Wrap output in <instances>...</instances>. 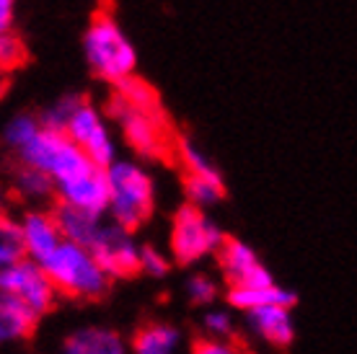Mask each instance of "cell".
Wrapping results in <instances>:
<instances>
[{
	"label": "cell",
	"instance_id": "7a4b0ae2",
	"mask_svg": "<svg viewBox=\"0 0 357 354\" xmlns=\"http://www.w3.org/2000/svg\"><path fill=\"white\" fill-rule=\"evenodd\" d=\"M83 49H86V60L91 70L96 72V78L116 86L119 80L135 75L137 52L109 10L93 13L86 36H83Z\"/></svg>",
	"mask_w": 357,
	"mask_h": 354
},
{
	"label": "cell",
	"instance_id": "2e32d148",
	"mask_svg": "<svg viewBox=\"0 0 357 354\" xmlns=\"http://www.w3.org/2000/svg\"><path fill=\"white\" fill-rule=\"evenodd\" d=\"M68 354H122L125 341L112 328H81L65 341Z\"/></svg>",
	"mask_w": 357,
	"mask_h": 354
},
{
	"label": "cell",
	"instance_id": "f1b7e54d",
	"mask_svg": "<svg viewBox=\"0 0 357 354\" xmlns=\"http://www.w3.org/2000/svg\"><path fill=\"white\" fill-rule=\"evenodd\" d=\"M13 6H16V0H0V18L13 21Z\"/></svg>",
	"mask_w": 357,
	"mask_h": 354
},
{
	"label": "cell",
	"instance_id": "44dd1931",
	"mask_svg": "<svg viewBox=\"0 0 357 354\" xmlns=\"http://www.w3.org/2000/svg\"><path fill=\"white\" fill-rule=\"evenodd\" d=\"M18 192L26 199H47V197H54V181L42 171L31 169V166H24L18 169Z\"/></svg>",
	"mask_w": 357,
	"mask_h": 354
},
{
	"label": "cell",
	"instance_id": "ac0fdd59",
	"mask_svg": "<svg viewBox=\"0 0 357 354\" xmlns=\"http://www.w3.org/2000/svg\"><path fill=\"white\" fill-rule=\"evenodd\" d=\"M181 341V331L169 323H148L132 337V349L137 354H171Z\"/></svg>",
	"mask_w": 357,
	"mask_h": 354
},
{
	"label": "cell",
	"instance_id": "ba28073f",
	"mask_svg": "<svg viewBox=\"0 0 357 354\" xmlns=\"http://www.w3.org/2000/svg\"><path fill=\"white\" fill-rule=\"evenodd\" d=\"M89 251L109 279H132L140 275V246L135 243L132 231L122 228L119 222H98L93 238L89 240Z\"/></svg>",
	"mask_w": 357,
	"mask_h": 354
},
{
	"label": "cell",
	"instance_id": "9c48e42d",
	"mask_svg": "<svg viewBox=\"0 0 357 354\" xmlns=\"http://www.w3.org/2000/svg\"><path fill=\"white\" fill-rule=\"evenodd\" d=\"M63 130H65V134L89 155V160L93 166L107 169L109 163L114 160V155H116L114 140H112V134H109L101 114L91 107L86 98H81V101L75 104V109H73V114L68 116V122H65Z\"/></svg>",
	"mask_w": 357,
	"mask_h": 354
},
{
	"label": "cell",
	"instance_id": "8fae6325",
	"mask_svg": "<svg viewBox=\"0 0 357 354\" xmlns=\"http://www.w3.org/2000/svg\"><path fill=\"white\" fill-rule=\"evenodd\" d=\"M54 194L60 202H68L73 207H81L86 213L101 215L109 210V181H107V171L101 166H93V169L83 171L78 176L68 178V181H60L54 184Z\"/></svg>",
	"mask_w": 357,
	"mask_h": 354
},
{
	"label": "cell",
	"instance_id": "7c38bea8",
	"mask_svg": "<svg viewBox=\"0 0 357 354\" xmlns=\"http://www.w3.org/2000/svg\"><path fill=\"white\" fill-rule=\"evenodd\" d=\"M18 228H21V240H24V256L34 259L39 264L65 240L54 222L52 210H31L24 215Z\"/></svg>",
	"mask_w": 357,
	"mask_h": 354
},
{
	"label": "cell",
	"instance_id": "4dcf8cb0",
	"mask_svg": "<svg viewBox=\"0 0 357 354\" xmlns=\"http://www.w3.org/2000/svg\"><path fill=\"white\" fill-rule=\"evenodd\" d=\"M3 204H6V197H3V189H0V213H3Z\"/></svg>",
	"mask_w": 357,
	"mask_h": 354
},
{
	"label": "cell",
	"instance_id": "6da1fadb",
	"mask_svg": "<svg viewBox=\"0 0 357 354\" xmlns=\"http://www.w3.org/2000/svg\"><path fill=\"white\" fill-rule=\"evenodd\" d=\"M54 293L70 300H98L109 290V275L98 266L89 246L63 240L52 254L42 261Z\"/></svg>",
	"mask_w": 357,
	"mask_h": 354
},
{
	"label": "cell",
	"instance_id": "e0dca14e",
	"mask_svg": "<svg viewBox=\"0 0 357 354\" xmlns=\"http://www.w3.org/2000/svg\"><path fill=\"white\" fill-rule=\"evenodd\" d=\"M228 302L238 310H251L259 308L264 302H277V305H285V308H293L298 298L290 290H282L277 284H269V287H231L228 290Z\"/></svg>",
	"mask_w": 357,
	"mask_h": 354
},
{
	"label": "cell",
	"instance_id": "277c9868",
	"mask_svg": "<svg viewBox=\"0 0 357 354\" xmlns=\"http://www.w3.org/2000/svg\"><path fill=\"white\" fill-rule=\"evenodd\" d=\"M109 114L122 127L127 145L137 155L153 160L176 158V134L171 132L163 109H137L114 93L109 101Z\"/></svg>",
	"mask_w": 357,
	"mask_h": 354
},
{
	"label": "cell",
	"instance_id": "9a60e30c",
	"mask_svg": "<svg viewBox=\"0 0 357 354\" xmlns=\"http://www.w3.org/2000/svg\"><path fill=\"white\" fill-rule=\"evenodd\" d=\"M36 321H39V316H34L18 300L0 293V344L29 339L34 334Z\"/></svg>",
	"mask_w": 357,
	"mask_h": 354
},
{
	"label": "cell",
	"instance_id": "ffe728a7",
	"mask_svg": "<svg viewBox=\"0 0 357 354\" xmlns=\"http://www.w3.org/2000/svg\"><path fill=\"white\" fill-rule=\"evenodd\" d=\"M18 259H24L21 228H18L16 220H10V217L0 213V269L10 266Z\"/></svg>",
	"mask_w": 357,
	"mask_h": 354
},
{
	"label": "cell",
	"instance_id": "30bf717a",
	"mask_svg": "<svg viewBox=\"0 0 357 354\" xmlns=\"http://www.w3.org/2000/svg\"><path fill=\"white\" fill-rule=\"evenodd\" d=\"M215 254L220 259V269H223L231 287H269V284H275V277L259 264L257 254L243 240L223 238Z\"/></svg>",
	"mask_w": 357,
	"mask_h": 354
},
{
	"label": "cell",
	"instance_id": "5b68a950",
	"mask_svg": "<svg viewBox=\"0 0 357 354\" xmlns=\"http://www.w3.org/2000/svg\"><path fill=\"white\" fill-rule=\"evenodd\" d=\"M18 153L24 166L47 174L54 184L93 169L89 155L65 134V130H54V127H39L31 142H26Z\"/></svg>",
	"mask_w": 357,
	"mask_h": 354
},
{
	"label": "cell",
	"instance_id": "8992f818",
	"mask_svg": "<svg viewBox=\"0 0 357 354\" xmlns=\"http://www.w3.org/2000/svg\"><path fill=\"white\" fill-rule=\"evenodd\" d=\"M223 238V231L202 213V207L184 204L174 215V225H171V256L176 264L189 266L215 254Z\"/></svg>",
	"mask_w": 357,
	"mask_h": 354
},
{
	"label": "cell",
	"instance_id": "5bb4252c",
	"mask_svg": "<svg viewBox=\"0 0 357 354\" xmlns=\"http://www.w3.org/2000/svg\"><path fill=\"white\" fill-rule=\"evenodd\" d=\"M54 222H57V228L63 233L65 240H73V243H83V246H89V240L93 238V233H96L98 222L101 217L93 213H86L81 207H73L68 202H54Z\"/></svg>",
	"mask_w": 357,
	"mask_h": 354
},
{
	"label": "cell",
	"instance_id": "cb8c5ba5",
	"mask_svg": "<svg viewBox=\"0 0 357 354\" xmlns=\"http://www.w3.org/2000/svg\"><path fill=\"white\" fill-rule=\"evenodd\" d=\"M171 269V261L163 256L161 251L153 246H140V272L151 277H166Z\"/></svg>",
	"mask_w": 357,
	"mask_h": 354
},
{
	"label": "cell",
	"instance_id": "d4e9b609",
	"mask_svg": "<svg viewBox=\"0 0 357 354\" xmlns=\"http://www.w3.org/2000/svg\"><path fill=\"white\" fill-rule=\"evenodd\" d=\"M189 300L197 302V305H205V302H213L218 298V284L205 275H197L189 279L187 284Z\"/></svg>",
	"mask_w": 357,
	"mask_h": 354
},
{
	"label": "cell",
	"instance_id": "52a82bcc",
	"mask_svg": "<svg viewBox=\"0 0 357 354\" xmlns=\"http://www.w3.org/2000/svg\"><path fill=\"white\" fill-rule=\"evenodd\" d=\"M0 293L18 300L34 316H45L54 305V287L47 277L45 266L34 259H18L10 266L0 269Z\"/></svg>",
	"mask_w": 357,
	"mask_h": 354
},
{
	"label": "cell",
	"instance_id": "f546056e",
	"mask_svg": "<svg viewBox=\"0 0 357 354\" xmlns=\"http://www.w3.org/2000/svg\"><path fill=\"white\" fill-rule=\"evenodd\" d=\"M6 91H8V78L0 75V101H3V96H6Z\"/></svg>",
	"mask_w": 357,
	"mask_h": 354
},
{
	"label": "cell",
	"instance_id": "4316f807",
	"mask_svg": "<svg viewBox=\"0 0 357 354\" xmlns=\"http://www.w3.org/2000/svg\"><path fill=\"white\" fill-rule=\"evenodd\" d=\"M205 328L218 339H228L233 334V323H231V316L223 313V310H213V313H207L205 316Z\"/></svg>",
	"mask_w": 357,
	"mask_h": 354
},
{
	"label": "cell",
	"instance_id": "7402d4cb",
	"mask_svg": "<svg viewBox=\"0 0 357 354\" xmlns=\"http://www.w3.org/2000/svg\"><path fill=\"white\" fill-rule=\"evenodd\" d=\"M26 62H29L26 45H24L10 29L6 31V34H0V70L3 72L21 70Z\"/></svg>",
	"mask_w": 357,
	"mask_h": 354
},
{
	"label": "cell",
	"instance_id": "4fadbf2b",
	"mask_svg": "<svg viewBox=\"0 0 357 354\" xmlns=\"http://www.w3.org/2000/svg\"><path fill=\"white\" fill-rule=\"evenodd\" d=\"M254 331L259 334L264 341H269L272 346H290L295 339L293 318H290V308L277 305V302H264L259 308L246 310Z\"/></svg>",
	"mask_w": 357,
	"mask_h": 354
},
{
	"label": "cell",
	"instance_id": "3957f363",
	"mask_svg": "<svg viewBox=\"0 0 357 354\" xmlns=\"http://www.w3.org/2000/svg\"><path fill=\"white\" fill-rule=\"evenodd\" d=\"M109 181V213L127 231H137L151 220L155 189L151 176L132 160H112L107 169Z\"/></svg>",
	"mask_w": 357,
	"mask_h": 354
},
{
	"label": "cell",
	"instance_id": "83f0119b",
	"mask_svg": "<svg viewBox=\"0 0 357 354\" xmlns=\"http://www.w3.org/2000/svg\"><path fill=\"white\" fill-rule=\"evenodd\" d=\"M197 354H233L236 352V346H231L225 339H202V341H195V346H192Z\"/></svg>",
	"mask_w": 357,
	"mask_h": 354
},
{
	"label": "cell",
	"instance_id": "484cf974",
	"mask_svg": "<svg viewBox=\"0 0 357 354\" xmlns=\"http://www.w3.org/2000/svg\"><path fill=\"white\" fill-rule=\"evenodd\" d=\"M81 101V96H65L60 98L57 104H54L50 111L45 114V122H42V127H54V130H63L65 122H68V116L73 114V109H75V104Z\"/></svg>",
	"mask_w": 357,
	"mask_h": 354
},
{
	"label": "cell",
	"instance_id": "d6986e66",
	"mask_svg": "<svg viewBox=\"0 0 357 354\" xmlns=\"http://www.w3.org/2000/svg\"><path fill=\"white\" fill-rule=\"evenodd\" d=\"M184 194H187L189 204H197V207L218 204L225 197L223 176H195V174H184Z\"/></svg>",
	"mask_w": 357,
	"mask_h": 354
},
{
	"label": "cell",
	"instance_id": "603a6c76",
	"mask_svg": "<svg viewBox=\"0 0 357 354\" xmlns=\"http://www.w3.org/2000/svg\"><path fill=\"white\" fill-rule=\"evenodd\" d=\"M39 127H42V122H36L34 116L21 114V116H16L13 122H8L3 137H6V142H8L10 148L21 151V148H24L26 142H31V137L39 132Z\"/></svg>",
	"mask_w": 357,
	"mask_h": 354
},
{
	"label": "cell",
	"instance_id": "1f68e13d",
	"mask_svg": "<svg viewBox=\"0 0 357 354\" xmlns=\"http://www.w3.org/2000/svg\"><path fill=\"white\" fill-rule=\"evenodd\" d=\"M0 75H6V72H3V70H0Z\"/></svg>",
	"mask_w": 357,
	"mask_h": 354
}]
</instances>
